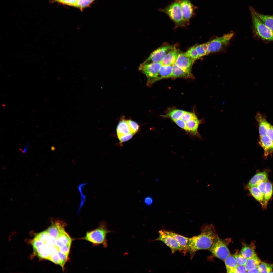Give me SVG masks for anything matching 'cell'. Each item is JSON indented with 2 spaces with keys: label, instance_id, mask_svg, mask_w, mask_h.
Here are the masks:
<instances>
[{
  "label": "cell",
  "instance_id": "obj_7",
  "mask_svg": "<svg viewBox=\"0 0 273 273\" xmlns=\"http://www.w3.org/2000/svg\"><path fill=\"white\" fill-rule=\"evenodd\" d=\"M162 66L160 62L141 64L139 70L145 75L148 80L147 85L150 86L152 84L153 80L157 77L160 69Z\"/></svg>",
  "mask_w": 273,
  "mask_h": 273
},
{
  "label": "cell",
  "instance_id": "obj_22",
  "mask_svg": "<svg viewBox=\"0 0 273 273\" xmlns=\"http://www.w3.org/2000/svg\"><path fill=\"white\" fill-rule=\"evenodd\" d=\"M255 248L254 243L253 242L249 244L245 245L242 247L240 254L247 259L256 254L255 251Z\"/></svg>",
  "mask_w": 273,
  "mask_h": 273
},
{
  "label": "cell",
  "instance_id": "obj_51",
  "mask_svg": "<svg viewBox=\"0 0 273 273\" xmlns=\"http://www.w3.org/2000/svg\"><path fill=\"white\" fill-rule=\"evenodd\" d=\"M27 146L24 148V149L23 150H21V151L23 153V154L24 155V154L25 153L26 151L27 148L28 147V141H27Z\"/></svg>",
  "mask_w": 273,
  "mask_h": 273
},
{
  "label": "cell",
  "instance_id": "obj_9",
  "mask_svg": "<svg viewBox=\"0 0 273 273\" xmlns=\"http://www.w3.org/2000/svg\"><path fill=\"white\" fill-rule=\"evenodd\" d=\"M158 233V237L155 241H160L164 243L170 248L172 253H174L177 251H183V248L180 245L173 237L166 233L165 230H160Z\"/></svg>",
  "mask_w": 273,
  "mask_h": 273
},
{
  "label": "cell",
  "instance_id": "obj_31",
  "mask_svg": "<svg viewBox=\"0 0 273 273\" xmlns=\"http://www.w3.org/2000/svg\"><path fill=\"white\" fill-rule=\"evenodd\" d=\"M186 54L194 61L200 58L195 46L191 47L185 52Z\"/></svg>",
  "mask_w": 273,
  "mask_h": 273
},
{
  "label": "cell",
  "instance_id": "obj_41",
  "mask_svg": "<svg viewBox=\"0 0 273 273\" xmlns=\"http://www.w3.org/2000/svg\"><path fill=\"white\" fill-rule=\"evenodd\" d=\"M267 180L261 181L258 183L256 186L263 195L264 197L266 189V183Z\"/></svg>",
  "mask_w": 273,
  "mask_h": 273
},
{
  "label": "cell",
  "instance_id": "obj_28",
  "mask_svg": "<svg viewBox=\"0 0 273 273\" xmlns=\"http://www.w3.org/2000/svg\"><path fill=\"white\" fill-rule=\"evenodd\" d=\"M272 184L268 180L266 183V188L264 195V204L265 209L267 208L268 203L271 198L273 194Z\"/></svg>",
  "mask_w": 273,
  "mask_h": 273
},
{
  "label": "cell",
  "instance_id": "obj_27",
  "mask_svg": "<svg viewBox=\"0 0 273 273\" xmlns=\"http://www.w3.org/2000/svg\"><path fill=\"white\" fill-rule=\"evenodd\" d=\"M224 262L228 273H230L238 265L234 255L231 254L226 258Z\"/></svg>",
  "mask_w": 273,
  "mask_h": 273
},
{
  "label": "cell",
  "instance_id": "obj_15",
  "mask_svg": "<svg viewBox=\"0 0 273 273\" xmlns=\"http://www.w3.org/2000/svg\"><path fill=\"white\" fill-rule=\"evenodd\" d=\"M268 171L267 170L259 172L254 175L249 180L246 186V188L249 189L250 187L256 186L259 182L263 180H267Z\"/></svg>",
  "mask_w": 273,
  "mask_h": 273
},
{
  "label": "cell",
  "instance_id": "obj_6",
  "mask_svg": "<svg viewBox=\"0 0 273 273\" xmlns=\"http://www.w3.org/2000/svg\"><path fill=\"white\" fill-rule=\"evenodd\" d=\"M234 35L233 33H228L206 43L208 54L222 50L227 46Z\"/></svg>",
  "mask_w": 273,
  "mask_h": 273
},
{
  "label": "cell",
  "instance_id": "obj_10",
  "mask_svg": "<svg viewBox=\"0 0 273 273\" xmlns=\"http://www.w3.org/2000/svg\"><path fill=\"white\" fill-rule=\"evenodd\" d=\"M180 3L184 20L186 23H188L194 16L195 10L197 7L190 0H180Z\"/></svg>",
  "mask_w": 273,
  "mask_h": 273
},
{
  "label": "cell",
  "instance_id": "obj_3",
  "mask_svg": "<svg viewBox=\"0 0 273 273\" xmlns=\"http://www.w3.org/2000/svg\"><path fill=\"white\" fill-rule=\"evenodd\" d=\"M160 10L169 16L177 26H182L186 23L183 19L180 0H176Z\"/></svg>",
  "mask_w": 273,
  "mask_h": 273
},
{
  "label": "cell",
  "instance_id": "obj_32",
  "mask_svg": "<svg viewBox=\"0 0 273 273\" xmlns=\"http://www.w3.org/2000/svg\"><path fill=\"white\" fill-rule=\"evenodd\" d=\"M129 128L130 133L134 134L138 131L139 126L135 121L130 120H126Z\"/></svg>",
  "mask_w": 273,
  "mask_h": 273
},
{
  "label": "cell",
  "instance_id": "obj_50",
  "mask_svg": "<svg viewBox=\"0 0 273 273\" xmlns=\"http://www.w3.org/2000/svg\"><path fill=\"white\" fill-rule=\"evenodd\" d=\"M248 273H260L258 267L253 268L247 271Z\"/></svg>",
  "mask_w": 273,
  "mask_h": 273
},
{
  "label": "cell",
  "instance_id": "obj_43",
  "mask_svg": "<svg viewBox=\"0 0 273 273\" xmlns=\"http://www.w3.org/2000/svg\"><path fill=\"white\" fill-rule=\"evenodd\" d=\"M71 244H68L58 248V251L61 253L69 255Z\"/></svg>",
  "mask_w": 273,
  "mask_h": 273
},
{
  "label": "cell",
  "instance_id": "obj_25",
  "mask_svg": "<svg viewBox=\"0 0 273 273\" xmlns=\"http://www.w3.org/2000/svg\"><path fill=\"white\" fill-rule=\"evenodd\" d=\"M254 11L260 20L273 32V16L266 15Z\"/></svg>",
  "mask_w": 273,
  "mask_h": 273
},
{
  "label": "cell",
  "instance_id": "obj_12",
  "mask_svg": "<svg viewBox=\"0 0 273 273\" xmlns=\"http://www.w3.org/2000/svg\"><path fill=\"white\" fill-rule=\"evenodd\" d=\"M194 62L185 52H179L178 58L174 64L185 71L191 72Z\"/></svg>",
  "mask_w": 273,
  "mask_h": 273
},
{
  "label": "cell",
  "instance_id": "obj_17",
  "mask_svg": "<svg viewBox=\"0 0 273 273\" xmlns=\"http://www.w3.org/2000/svg\"><path fill=\"white\" fill-rule=\"evenodd\" d=\"M166 233L173 237L180 245L184 253L187 252L189 238L171 231L165 230Z\"/></svg>",
  "mask_w": 273,
  "mask_h": 273
},
{
  "label": "cell",
  "instance_id": "obj_24",
  "mask_svg": "<svg viewBox=\"0 0 273 273\" xmlns=\"http://www.w3.org/2000/svg\"><path fill=\"white\" fill-rule=\"evenodd\" d=\"M116 131L118 138L121 136L130 133L128 124L126 120L124 119L121 120L119 123Z\"/></svg>",
  "mask_w": 273,
  "mask_h": 273
},
{
  "label": "cell",
  "instance_id": "obj_29",
  "mask_svg": "<svg viewBox=\"0 0 273 273\" xmlns=\"http://www.w3.org/2000/svg\"><path fill=\"white\" fill-rule=\"evenodd\" d=\"M185 111L178 109H173L164 116V117L169 118L174 121L181 118Z\"/></svg>",
  "mask_w": 273,
  "mask_h": 273
},
{
  "label": "cell",
  "instance_id": "obj_47",
  "mask_svg": "<svg viewBox=\"0 0 273 273\" xmlns=\"http://www.w3.org/2000/svg\"><path fill=\"white\" fill-rule=\"evenodd\" d=\"M56 1L69 5L73 6L78 0H55Z\"/></svg>",
  "mask_w": 273,
  "mask_h": 273
},
{
  "label": "cell",
  "instance_id": "obj_40",
  "mask_svg": "<svg viewBox=\"0 0 273 273\" xmlns=\"http://www.w3.org/2000/svg\"><path fill=\"white\" fill-rule=\"evenodd\" d=\"M57 253L61 261L62 265V270L64 271V266L65 263L69 259L68 257L69 255L61 253L58 251H57Z\"/></svg>",
  "mask_w": 273,
  "mask_h": 273
},
{
  "label": "cell",
  "instance_id": "obj_35",
  "mask_svg": "<svg viewBox=\"0 0 273 273\" xmlns=\"http://www.w3.org/2000/svg\"><path fill=\"white\" fill-rule=\"evenodd\" d=\"M94 0H78L74 6L80 8H84L88 5Z\"/></svg>",
  "mask_w": 273,
  "mask_h": 273
},
{
  "label": "cell",
  "instance_id": "obj_2",
  "mask_svg": "<svg viewBox=\"0 0 273 273\" xmlns=\"http://www.w3.org/2000/svg\"><path fill=\"white\" fill-rule=\"evenodd\" d=\"M112 232L108 230L106 222L102 221L100 223L97 228L87 232L85 236L82 239L88 241L95 245H102L105 248L108 245L107 235Z\"/></svg>",
  "mask_w": 273,
  "mask_h": 273
},
{
  "label": "cell",
  "instance_id": "obj_49",
  "mask_svg": "<svg viewBox=\"0 0 273 273\" xmlns=\"http://www.w3.org/2000/svg\"><path fill=\"white\" fill-rule=\"evenodd\" d=\"M144 202L146 205L149 206L152 204L153 202V200L152 197L149 196H148L145 198L144 199Z\"/></svg>",
  "mask_w": 273,
  "mask_h": 273
},
{
  "label": "cell",
  "instance_id": "obj_37",
  "mask_svg": "<svg viewBox=\"0 0 273 273\" xmlns=\"http://www.w3.org/2000/svg\"><path fill=\"white\" fill-rule=\"evenodd\" d=\"M196 117H197L196 115L194 113L185 111L181 119L185 122H186Z\"/></svg>",
  "mask_w": 273,
  "mask_h": 273
},
{
  "label": "cell",
  "instance_id": "obj_1",
  "mask_svg": "<svg viewBox=\"0 0 273 273\" xmlns=\"http://www.w3.org/2000/svg\"><path fill=\"white\" fill-rule=\"evenodd\" d=\"M218 236L212 224L204 226L200 234L189 238L187 252L192 256L197 251L209 250Z\"/></svg>",
  "mask_w": 273,
  "mask_h": 273
},
{
  "label": "cell",
  "instance_id": "obj_4",
  "mask_svg": "<svg viewBox=\"0 0 273 273\" xmlns=\"http://www.w3.org/2000/svg\"><path fill=\"white\" fill-rule=\"evenodd\" d=\"M253 26L256 35L263 40L273 41V32L263 23L255 14L254 9L251 7Z\"/></svg>",
  "mask_w": 273,
  "mask_h": 273
},
{
  "label": "cell",
  "instance_id": "obj_33",
  "mask_svg": "<svg viewBox=\"0 0 273 273\" xmlns=\"http://www.w3.org/2000/svg\"><path fill=\"white\" fill-rule=\"evenodd\" d=\"M195 47L200 58L208 55L206 43L197 45Z\"/></svg>",
  "mask_w": 273,
  "mask_h": 273
},
{
  "label": "cell",
  "instance_id": "obj_11",
  "mask_svg": "<svg viewBox=\"0 0 273 273\" xmlns=\"http://www.w3.org/2000/svg\"><path fill=\"white\" fill-rule=\"evenodd\" d=\"M66 224L63 220L56 219L53 221L51 225L46 230L50 237L56 239L60 234L65 230Z\"/></svg>",
  "mask_w": 273,
  "mask_h": 273
},
{
  "label": "cell",
  "instance_id": "obj_18",
  "mask_svg": "<svg viewBox=\"0 0 273 273\" xmlns=\"http://www.w3.org/2000/svg\"><path fill=\"white\" fill-rule=\"evenodd\" d=\"M255 118L259 124L260 137L265 135L268 122L265 117L259 112L256 114Z\"/></svg>",
  "mask_w": 273,
  "mask_h": 273
},
{
  "label": "cell",
  "instance_id": "obj_26",
  "mask_svg": "<svg viewBox=\"0 0 273 273\" xmlns=\"http://www.w3.org/2000/svg\"><path fill=\"white\" fill-rule=\"evenodd\" d=\"M261 262L256 254L252 257L248 259L245 265L247 271L253 268L258 267Z\"/></svg>",
  "mask_w": 273,
  "mask_h": 273
},
{
  "label": "cell",
  "instance_id": "obj_5",
  "mask_svg": "<svg viewBox=\"0 0 273 273\" xmlns=\"http://www.w3.org/2000/svg\"><path fill=\"white\" fill-rule=\"evenodd\" d=\"M231 241L230 238L223 239L218 236L209 250L214 256L224 261L231 254L228 247Z\"/></svg>",
  "mask_w": 273,
  "mask_h": 273
},
{
  "label": "cell",
  "instance_id": "obj_23",
  "mask_svg": "<svg viewBox=\"0 0 273 273\" xmlns=\"http://www.w3.org/2000/svg\"><path fill=\"white\" fill-rule=\"evenodd\" d=\"M249 189L252 196L260 203L263 208L265 209L264 196L257 186L252 187Z\"/></svg>",
  "mask_w": 273,
  "mask_h": 273
},
{
  "label": "cell",
  "instance_id": "obj_20",
  "mask_svg": "<svg viewBox=\"0 0 273 273\" xmlns=\"http://www.w3.org/2000/svg\"><path fill=\"white\" fill-rule=\"evenodd\" d=\"M172 70V65H162L156 77L153 80L152 84L161 79L170 78Z\"/></svg>",
  "mask_w": 273,
  "mask_h": 273
},
{
  "label": "cell",
  "instance_id": "obj_45",
  "mask_svg": "<svg viewBox=\"0 0 273 273\" xmlns=\"http://www.w3.org/2000/svg\"><path fill=\"white\" fill-rule=\"evenodd\" d=\"M271 125L269 123L266 132V135L273 142V131L271 127Z\"/></svg>",
  "mask_w": 273,
  "mask_h": 273
},
{
  "label": "cell",
  "instance_id": "obj_44",
  "mask_svg": "<svg viewBox=\"0 0 273 273\" xmlns=\"http://www.w3.org/2000/svg\"><path fill=\"white\" fill-rule=\"evenodd\" d=\"M173 121L180 127L187 131L186 122L181 118Z\"/></svg>",
  "mask_w": 273,
  "mask_h": 273
},
{
  "label": "cell",
  "instance_id": "obj_52",
  "mask_svg": "<svg viewBox=\"0 0 273 273\" xmlns=\"http://www.w3.org/2000/svg\"><path fill=\"white\" fill-rule=\"evenodd\" d=\"M51 149L52 151H53L55 150V147L54 146H52L51 147Z\"/></svg>",
  "mask_w": 273,
  "mask_h": 273
},
{
  "label": "cell",
  "instance_id": "obj_48",
  "mask_svg": "<svg viewBox=\"0 0 273 273\" xmlns=\"http://www.w3.org/2000/svg\"><path fill=\"white\" fill-rule=\"evenodd\" d=\"M56 239L53 237H50L47 239L45 244H47L51 246H55Z\"/></svg>",
  "mask_w": 273,
  "mask_h": 273
},
{
  "label": "cell",
  "instance_id": "obj_19",
  "mask_svg": "<svg viewBox=\"0 0 273 273\" xmlns=\"http://www.w3.org/2000/svg\"><path fill=\"white\" fill-rule=\"evenodd\" d=\"M72 241V239L64 230L56 239L55 246L59 248L68 244H71Z\"/></svg>",
  "mask_w": 273,
  "mask_h": 273
},
{
  "label": "cell",
  "instance_id": "obj_13",
  "mask_svg": "<svg viewBox=\"0 0 273 273\" xmlns=\"http://www.w3.org/2000/svg\"><path fill=\"white\" fill-rule=\"evenodd\" d=\"M259 143L264 150L265 158L272 153L273 142L266 135L260 137Z\"/></svg>",
  "mask_w": 273,
  "mask_h": 273
},
{
  "label": "cell",
  "instance_id": "obj_30",
  "mask_svg": "<svg viewBox=\"0 0 273 273\" xmlns=\"http://www.w3.org/2000/svg\"><path fill=\"white\" fill-rule=\"evenodd\" d=\"M258 268L260 273H269L272 270L273 264L261 262Z\"/></svg>",
  "mask_w": 273,
  "mask_h": 273
},
{
  "label": "cell",
  "instance_id": "obj_46",
  "mask_svg": "<svg viewBox=\"0 0 273 273\" xmlns=\"http://www.w3.org/2000/svg\"><path fill=\"white\" fill-rule=\"evenodd\" d=\"M134 134L131 133L125 135H122L118 137L120 142L127 141L131 139Z\"/></svg>",
  "mask_w": 273,
  "mask_h": 273
},
{
  "label": "cell",
  "instance_id": "obj_36",
  "mask_svg": "<svg viewBox=\"0 0 273 273\" xmlns=\"http://www.w3.org/2000/svg\"><path fill=\"white\" fill-rule=\"evenodd\" d=\"M238 265H245L247 259L243 257L241 254L235 253L234 255Z\"/></svg>",
  "mask_w": 273,
  "mask_h": 273
},
{
  "label": "cell",
  "instance_id": "obj_16",
  "mask_svg": "<svg viewBox=\"0 0 273 273\" xmlns=\"http://www.w3.org/2000/svg\"><path fill=\"white\" fill-rule=\"evenodd\" d=\"M183 77L194 78L191 72L187 71L174 64L172 65V70L170 78Z\"/></svg>",
  "mask_w": 273,
  "mask_h": 273
},
{
  "label": "cell",
  "instance_id": "obj_53",
  "mask_svg": "<svg viewBox=\"0 0 273 273\" xmlns=\"http://www.w3.org/2000/svg\"><path fill=\"white\" fill-rule=\"evenodd\" d=\"M271 128L272 129V130L273 131V126L271 125Z\"/></svg>",
  "mask_w": 273,
  "mask_h": 273
},
{
  "label": "cell",
  "instance_id": "obj_39",
  "mask_svg": "<svg viewBox=\"0 0 273 273\" xmlns=\"http://www.w3.org/2000/svg\"><path fill=\"white\" fill-rule=\"evenodd\" d=\"M32 244L34 251L44 243L43 241L35 237L32 241Z\"/></svg>",
  "mask_w": 273,
  "mask_h": 273
},
{
  "label": "cell",
  "instance_id": "obj_42",
  "mask_svg": "<svg viewBox=\"0 0 273 273\" xmlns=\"http://www.w3.org/2000/svg\"><path fill=\"white\" fill-rule=\"evenodd\" d=\"M247 272L245 265H238L231 271L230 273H245Z\"/></svg>",
  "mask_w": 273,
  "mask_h": 273
},
{
  "label": "cell",
  "instance_id": "obj_34",
  "mask_svg": "<svg viewBox=\"0 0 273 273\" xmlns=\"http://www.w3.org/2000/svg\"><path fill=\"white\" fill-rule=\"evenodd\" d=\"M57 252L50 256L48 260L56 264L59 265L62 268V265L61 261Z\"/></svg>",
  "mask_w": 273,
  "mask_h": 273
},
{
  "label": "cell",
  "instance_id": "obj_21",
  "mask_svg": "<svg viewBox=\"0 0 273 273\" xmlns=\"http://www.w3.org/2000/svg\"><path fill=\"white\" fill-rule=\"evenodd\" d=\"M201 121L196 117L186 122L187 131L192 133L195 135H197L198 134V126Z\"/></svg>",
  "mask_w": 273,
  "mask_h": 273
},
{
  "label": "cell",
  "instance_id": "obj_38",
  "mask_svg": "<svg viewBox=\"0 0 273 273\" xmlns=\"http://www.w3.org/2000/svg\"><path fill=\"white\" fill-rule=\"evenodd\" d=\"M35 237L43 241L45 244L50 236L46 230L38 234Z\"/></svg>",
  "mask_w": 273,
  "mask_h": 273
},
{
  "label": "cell",
  "instance_id": "obj_14",
  "mask_svg": "<svg viewBox=\"0 0 273 273\" xmlns=\"http://www.w3.org/2000/svg\"><path fill=\"white\" fill-rule=\"evenodd\" d=\"M178 53L175 46L168 52L161 62L162 65L172 66L174 64L178 58Z\"/></svg>",
  "mask_w": 273,
  "mask_h": 273
},
{
  "label": "cell",
  "instance_id": "obj_8",
  "mask_svg": "<svg viewBox=\"0 0 273 273\" xmlns=\"http://www.w3.org/2000/svg\"><path fill=\"white\" fill-rule=\"evenodd\" d=\"M175 46L164 44L156 49L143 62L150 63L161 62L166 54Z\"/></svg>",
  "mask_w": 273,
  "mask_h": 273
}]
</instances>
